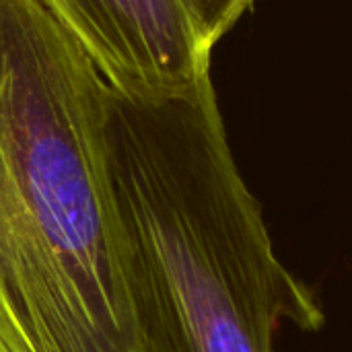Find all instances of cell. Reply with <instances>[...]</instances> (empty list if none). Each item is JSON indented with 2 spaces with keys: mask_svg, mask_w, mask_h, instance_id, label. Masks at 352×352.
<instances>
[{
  "mask_svg": "<svg viewBox=\"0 0 352 352\" xmlns=\"http://www.w3.org/2000/svg\"><path fill=\"white\" fill-rule=\"evenodd\" d=\"M105 82L126 95H161L210 74L182 0H39Z\"/></svg>",
  "mask_w": 352,
  "mask_h": 352,
  "instance_id": "3957f363",
  "label": "cell"
},
{
  "mask_svg": "<svg viewBox=\"0 0 352 352\" xmlns=\"http://www.w3.org/2000/svg\"><path fill=\"white\" fill-rule=\"evenodd\" d=\"M105 91L39 0H0V352H140Z\"/></svg>",
  "mask_w": 352,
  "mask_h": 352,
  "instance_id": "7a4b0ae2",
  "label": "cell"
},
{
  "mask_svg": "<svg viewBox=\"0 0 352 352\" xmlns=\"http://www.w3.org/2000/svg\"><path fill=\"white\" fill-rule=\"evenodd\" d=\"M103 153L140 352H274L324 311L276 258L210 74L161 95L107 85Z\"/></svg>",
  "mask_w": 352,
  "mask_h": 352,
  "instance_id": "6da1fadb",
  "label": "cell"
},
{
  "mask_svg": "<svg viewBox=\"0 0 352 352\" xmlns=\"http://www.w3.org/2000/svg\"><path fill=\"white\" fill-rule=\"evenodd\" d=\"M202 45L212 52L217 41L233 29L254 0H182Z\"/></svg>",
  "mask_w": 352,
  "mask_h": 352,
  "instance_id": "277c9868",
  "label": "cell"
}]
</instances>
